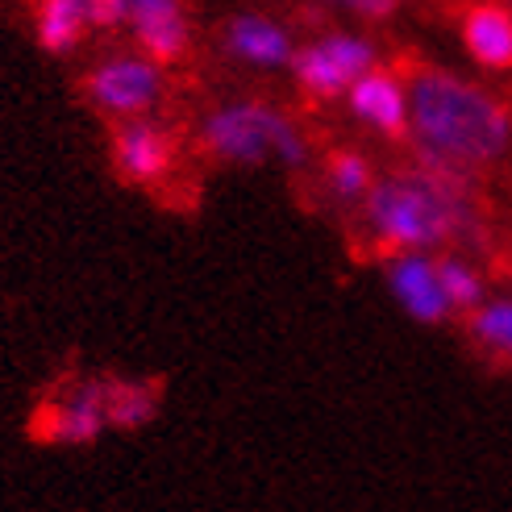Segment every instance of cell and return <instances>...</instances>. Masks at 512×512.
I'll return each mask as SVG.
<instances>
[{
  "mask_svg": "<svg viewBox=\"0 0 512 512\" xmlns=\"http://www.w3.org/2000/svg\"><path fill=\"white\" fill-rule=\"evenodd\" d=\"M113 167L125 184H159L175 167V138L155 121H121L113 130Z\"/></svg>",
  "mask_w": 512,
  "mask_h": 512,
  "instance_id": "cell-6",
  "label": "cell"
},
{
  "mask_svg": "<svg viewBox=\"0 0 512 512\" xmlns=\"http://www.w3.org/2000/svg\"><path fill=\"white\" fill-rule=\"evenodd\" d=\"M159 413V388L138 379H109V425L113 429H142Z\"/></svg>",
  "mask_w": 512,
  "mask_h": 512,
  "instance_id": "cell-14",
  "label": "cell"
},
{
  "mask_svg": "<svg viewBox=\"0 0 512 512\" xmlns=\"http://www.w3.org/2000/svg\"><path fill=\"white\" fill-rule=\"evenodd\" d=\"M471 338L483 346V350H496V354H508L512 358V300H492L483 304L479 313H471Z\"/></svg>",
  "mask_w": 512,
  "mask_h": 512,
  "instance_id": "cell-15",
  "label": "cell"
},
{
  "mask_svg": "<svg viewBox=\"0 0 512 512\" xmlns=\"http://www.w3.org/2000/svg\"><path fill=\"white\" fill-rule=\"evenodd\" d=\"M109 429V379L71 383L38 417V438L55 446H88Z\"/></svg>",
  "mask_w": 512,
  "mask_h": 512,
  "instance_id": "cell-5",
  "label": "cell"
},
{
  "mask_svg": "<svg viewBox=\"0 0 512 512\" xmlns=\"http://www.w3.org/2000/svg\"><path fill=\"white\" fill-rule=\"evenodd\" d=\"M467 55L488 71H512V13L500 5H475L463 17Z\"/></svg>",
  "mask_w": 512,
  "mask_h": 512,
  "instance_id": "cell-10",
  "label": "cell"
},
{
  "mask_svg": "<svg viewBox=\"0 0 512 512\" xmlns=\"http://www.w3.org/2000/svg\"><path fill=\"white\" fill-rule=\"evenodd\" d=\"M125 25L150 63H175L188 50V21L179 0H125Z\"/></svg>",
  "mask_w": 512,
  "mask_h": 512,
  "instance_id": "cell-7",
  "label": "cell"
},
{
  "mask_svg": "<svg viewBox=\"0 0 512 512\" xmlns=\"http://www.w3.org/2000/svg\"><path fill=\"white\" fill-rule=\"evenodd\" d=\"M392 5H400V0H392Z\"/></svg>",
  "mask_w": 512,
  "mask_h": 512,
  "instance_id": "cell-19",
  "label": "cell"
},
{
  "mask_svg": "<svg viewBox=\"0 0 512 512\" xmlns=\"http://www.w3.org/2000/svg\"><path fill=\"white\" fill-rule=\"evenodd\" d=\"M350 109H354V117H363L371 130L388 134L396 142L408 134V92L388 71H371L363 80H354L350 84Z\"/></svg>",
  "mask_w": 512,
  "mask_h": 512,
  "instance_id": "cell-9",
  "label": "cell"
},
{
  "mask_svg": "<svg viewBox=\"0 0 512 512\" xmlns=\"http://www.w3.org/2000/svg\"><path fill=\"white\" fill-rule=\"evenodd\" d=\"M363 213L383 246H396L404 254L442 246L446 238L471 229L467 167H454L421 150V167L375 184Z\"/></svg>",
  "mask_w": 512,
  "mask_h": 512,
  "instance_id": "cell-2",
  "label": "cell"
},
{
  "mask_svg": "<svg viewBox=\"0 0 512 512\" xmlns=\"http://www.w3.org/2000/svg\"><path fill=\"white\" fill-rule=\"evenodd\" d=\"M408 117L425 155L454 167H488L512 142L504 100L438 67H421L408 80Z\"/></svg>",
  "mask_w": 512,
  "mask_h": 512,
  "instance_id": "cell-1",
  "label": "cell"
},
{
  "mask_svg": "<svg viewBox=\"0 0 512 512\" xmlns=\"http://www.w3.org/2000/svg\"><path fill=\"white\" fill-rule=\"evenodd\" d=\"M292 71H296V84L309 92L313 100H334V96H342L354 84L350 75H346V67L334 55H329L325 42L296 50V55H292Z\"/></svg>",
  "mask_w": 512,
  "mask_h": 512,
  "instance_id": "cell-13",
  "label": "cell"
},
{
  "mask_svg": "<svg viewBox=\"0 0 512 512\" xmlns=\"http://www.w3.org/2000/svg\"><path fill=\"white\" fill-rule=\"evenodd\" d=\"M84 92L105 117L138 121V117H146L150 109L159 105L163 67L150 63L146 55H109V59H100L88 71Z\"/></svg>",
  "mask_w": 512,
  "mask_h": 512,
  "instance_id": "cell-4",
  "label": "cell"
},
{
  "mask_svg": "<svg viewBox=\"0 0 512 512\" xmlns=\"http://www.w3.org/2000/svg\"><path fill=\"white\" fill-rule=\"evenodd\" d=\"M125 25V0H92V30H117Z\"/></svg>",
  "mask_w": 512,
  "mask_h": 512,
  "instance_id": "cell-18",
  "label": "cell"
},
{
  "mask_svg": "<svg viewBox=\"0 0 512 512\" xmlns=\"http://www.w3.org/2000/svg\"><path fill=\"white\" fill-rule=\"evenodd\" d=\"M388 284L408 317H417L425 325H438L450 317V300L438 284V267L421 259V254H396L388 263Z\"/></svg>",
  "mask_w": 512,
  "mask_h": 512,
  "instance_id": "cell-8",
  "label": "cell"
},
{
  "mask_svg": "<svg viewBox=\"0 0 512 512\" xmlns=\"http://www.w3.org/2000/svg\"><path fill=\"white\" fill-rule=\"evenodd\" d=\"M225 50L238 55L246 63H259V67H279L292 59V46H288V34L279 25L263 21V17H234L225 25Z\"/></svg>",
  "mask_w": 512,
  "mask_h": 512,
  "instance_id": "cell-12",
  "label": "cell"
},
{
  "mask_svg": "<svg viewBox=\"0 0 512 512\" xmlns=\"http://www.w3.org/2000/svg\"><path fill=\"white\" fill-rule=\"evenodd\" d=\"M325 175H329V188H334L342 200H358L375 188V175H371V163L354 150H334L325 163Z\"/></svg>",
  "mask_w": 512,
  "mask_h": 512,
  "instance_id": "cell-16",
  "label": "cell"
},
{
  "mask_svg": "<svg viewBox=\"0 0 512 512\" xmlns=\"http://www.w3.org/2000/svg\"><path fill=\"white\" fill-rule=\"evenodd\" d=\"M92 30V0H38L34 34L46 55H71Z\"/></svg>",
  "mask_w": 512,
  "mask_h": 512,
  "instance_id": "cell-11",
  "label": "cell"
},
{
  "mask_svg": "<svg viewBox=\"0 0 512 512\" xmlns=\"http://www.w3.org/2000/svg\"><path fill=\"white\" fill-rule=\"evenodd\" d=\"M200 146L204 155H213L221 163H263L267 155H279L288 167L304 163V138L296 134V125L267 109L263 100H234L221 105L217 113L204 117L200 125Z\"/></svg>",
  "mask_w": 512,
  "mask_h": 512,
  "instance_id": "cell-3",
  "label": "cell"
},
{
  "mask_svg": "<svg viewBox=\"0 0 512 512\" xmlns=\"http://www.w3.org/2000/svg\"><path fill=\"white\" fill-rule=\"evenodd\" d=\"M433 267H438V284H442V292L450 300V309H475V304L483 300V284H479V275L467 263L442 259Z\"/></svg>",
  "mask_w": 512,
  "mask_h": 512,
  "instance_id": "cell-17",
  "label": "cell"
}]
</instances>
